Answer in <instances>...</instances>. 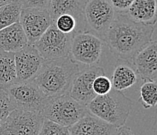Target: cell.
<instances>
[{
  "label": "cell",
  "instance_id": "6da1fadb",
  "mask_svg": "<svg viewBox=\"0 0 157 135\" xmlns=\"http://www.w3.org/2000/svg\"><path fill=\"white\" fill-rule=\"evenodd\" d=\"M155 25L135 22L125 13H116L102 40L116 57L132 63L135 55L152 41Z\"/></svg>",
  "mask_w": 157,
  "mask_h": 135
},
{
  "label": "cell",
  "instance_id": "7a4b0ae2",
  "mask_svg": "<svg viewBox=\"0 0 157 135\" xmlns=\"http://www.w3.org/2000/svg\"><path fill=\"white\" fill-rule=\"evenodd\" d=\"M80 72L78 62L70 56L44 59L33 81L47 98L68 95L74 78Z\"/></svg>",
  "mask_w": 157,
  "mask_h": 135
},
{
  "label": "cell",
  "instance_id": "3957f363",
  "mask_svg": "<svg viewBox=\"0 0 157 135\" xmlns=\"http://www.w3.org/2000/svg\"><path fill=\"white\" fill-rule=\"evenodd\" d=\"M132 101L122 92L112 88L104 95H96L86 106L90 113L105 123L120 127L126 123Z\"/></svg>",
  "mask_w": 157,
  "mask_h": 135
},
{
  "label": "cell",
  "instance_id": "277c9868",
  "mask_svg": "<svg viewBox=\"0 0 157 135\" xmlns=\"http://www.w3.org/2000/svg\"><path fill=\"white\" fill-rule=\"evenodd\" d=\"M88 112L86 106L74 100L69 95H65L48 98L40 113L45 119L70 127Z\"/></svg>",
  "mask_w": 157,
  "mask_h": 135
},
{
  "label": "cell",
  "instance_id": "5b68a950",
  "mask_svg": "<svg viewBox=\"0 0 157 135\" xmlns=\"http://www.w3.org/2000/svg\"><path fill=\"white\" fill-rule=\"evenodd\" d=\"M103 44L99 37L90 31L74 32L69 56L74 62L95 66L100 61Z\"/></svg>",
  "mask_w": 157,
  "mask_h": 135
},
{
  "label": "cell",
  "instance_id": "8992f818",
  "mask_svg": "<svg viewBox=\"0 0 157 135\" xmlns=\"http://www.w3.org/2000/svg\"><path fill=\"white\" fill-rule=\"evenodd\" d=\"M6 92L13 109L41 113L48 99L33 81L15 84Z\"/></svg>",
  "mask_w": 157,
  "mask_h": 135
},
{
  "label": "cell",
  "instance_id": "52a82bcc",
  "mask_svg": "<svg viewBox=\"0 0 157 135\" xmlns=\"http://www.w3.org/2000/svg\"><path fill=\"white\" fill-rule=\"evenodd\" d=\"M116 13L107 0H88L84 9L85 31L102 39L113 22Z\"/></svg>",
  "mask_w": 157,
  "mask_h": 135
},
{
  "label": "cell",
  "instance_id": "ba28073f",
  "mask_svg": "<svg viewBox=\"0 0 157 135\" xmlns=\"http://www.w3.org/2000/svg\"><path fill=\"white\" fill-rule=\"evenodd\" d=\"M74 34L63 33L52 23L34 45L44 59L67 57L71 52Z\"/></svg>",
  "mask_w": 157,
  "mask_h": 135
},
{
  "label": "cell",
  "instance_id": "9c48e42d",
  "mask_svg": "<svg viewBox=\"0 0 157 135\" xmlns=\"http://www.w3.org/2000/svg\"><path fill=\"white\" fill-rule=\"evenodd\" d=\"M43 120L40 113L13 109L0 125V135H38Z\"/></svg>",
  "mask_w": 157,
  "mask_h": 135
},
{
  "label": "cell",
  "instance_id": "30bf717a",
  "mask_svg": "<svg viewBox=\"0 0 157 135\" xmlns=\"http://www.w3.org/2000/svg\"><path fill=\"white\" fill-rule=\"evenodd\" d=\"M19 22L30 45H34L52 24L48 9H22Z\"/></svg>",
  "mask_w": 157,
  "mask_h": 135
},
{
  "label": "cell",
  "instance_id": "8fae6325",
  "mask_svg": "<svg viewBox=\"0 0 157 135\" xmlns=\"http://www.w3.org/2000/svg\"><path fill=\"white\" fill-rule=\"evenodd\" d=\"M105 74L102 67L97 66H88L80 71L71 84L68 95L81 105L86 106L96 96L93 91V82L95 77Z\"/></svg>",
  "mask_w": 157,
  "mask_h": 135
},
{
  "label": "cell",
  "instance_id": "7c38bea8",
  "mask_svg": "<svg viewBox=\"0 0 157 135\" xmlns=\"http://www.w3.org/2000/svg\"><path fill=\"white\" fill-rule=\"evenodd\" d=\"M17 83L34 80L44 62L35 45L28 44L14 53Z\"/></svg>",
  "mask_w": 157,
  "mask_h": 135
},
{
  "label": "cell",
  "instance_id": "4fadbf2b",
  "mask_svg": "<svg viewBox=\"0 0 157 135\" xmlns=\"http://www.w3.org/2000/svg\"><path fill=\"white\" fill-rule=\"evenodd\" d=\"M144 81H155L157 78V42L151 41L135 55L132 63Z\"/></svg>",
  "mask_w": 157,
  "mask_h": 135
},
{
  "label": "cell",
  "instance_id": "5bb4252c",
  "mask_svg": "<svg viewBox=\"0 0 157 135\" xmlns=\"http://www.w3.org/2000/svg\"><path fill=\"white\" fill-rule=\"evenodd\" d=\"M117 128L88 112L69 130L71 135H113Z\"/></svg>",
  "mask_w": 157,
  "mask_h": 135
},
{
  "label": "cell",
  "instance_id": "9a60e30c",
  "mask_svg": "<svg viewBox=\"0 0 157 135\" xmlns=\"http://www.w3.org/2000/svg\"><path fill=\"white\" fill-rule=\"evenodd\" d=\"M85 3L82 0H51L48 11L52 22L63 14L73 16L78 21L80 31H85L84 21Z\"/></svg>",
  "mask_w": 157,
  "mask_h": 135
},
{
  "label": "cell",
  "instance_id": "2e32d148",
  "mask_svg": "<svg viewBox=\"0 0 157 135\" xmlns=\"http://www.w3.org/2000/svg\"><path fill=\"white\" fill-rule=\"evenodd\" d=\"M26 35L20 22L0 30V50L8 52H18L28 45Z\"/></svg>",
  "mask_w": 157,
  "mask_h": 135
},
{
  "label": "cell",
  "instance_id": "e0dca14e",
  "mask_svg": "<svg viewBox=\"0 0 157 135\" xmlns=\"http://www.w3.org/2000/svg\"><path fill=\"white\" fill-rule=\"evenodd\" d=\"M125 14L135 22L155 25L156 23V1L134 0Z\"/></svg>",
  "mask_w": 157,
  "mask_h": 135
},
{
  "label": "cell",
  "instance_id": "ac0fdd59",
  "mask_svg": "<svg viewBox=\"0 0 157 135\" xmlns=\"http://www.w3.org/2000/svg\"><path fill=\"white\" fill-rule=\"evenodd\" d=\"M17 83L14 53L0 50V89L6 91Z\"/></svg>",
  "mask_w": 157,
  "mask_h": 135
},
{
  "label": "cell",
  "instance_id": "d6986e66",
  "mask_svg": "<svg viewBox=\"0 0 157 135\" xmlns=\"http://www.w3.org/2000/svg\"><path fill=\"white\" fill-rule=\"evenodd\" d=\"M138 81V73L131 63H121L117 66L112 75L113 88L122 92L133 86Z\"/></svg>",
  "mask_w": 157,
  "mask_h": 135
},
{
  "label": "cell",
  "instance_id": "ffe728a7",
  "mask_svg": "<svg viewBox=\"0 0 157 135\" xmlns=\"http://www.w3.org/2000/svg\"><path fill=\"white\" fill-rule=\"evenodd\" d=\"M21 9L19 0L0 6V30L19 22Z\"/></svg>",
  "mask_w": 157,
  "mask_h": 135
},
{
  "label": "cell",
  "instance_id": "44dd1931",
  "mask_svg": "<svg viewBox=\"0 0 157 135\" xmlns=\"http://www.w3.org/2000/svg\"><path fill=\"white\" fill-rule=\"evenodd\" d=\"M156 82L146 81L140 88V100L145 109L155 107L157 102Z\"/></svg>",
  "mask_w": 157,
  "mask_h": 135
},
{
  "label": "cell",
  "instance_id": "7402d4cb",
  "mask_svg": "<svg viewBox=\"0 0 157 135\" xmlns=\"http://www.w3.org/2000/svg\"><path fill=\"white\" fill-rule=\"evenodd\" d=\"M56 28L65 34L74 33L80 31L79 25L76 18L69 14H63L52 22Z\"/></svg>",
  "mask_w": 157,
  "mask_h": 135
},
{
  "label": "cell",
  "instance_id": "603a6c76",
  "mask_svg": "<svg viewBox=\"0 0 157 135\" xmlns=\"http://www.w3.org/2000/svg\"><path fill=\"white\" fill-rule=\"evenodd\" d=\"M38 135H71L69 127L61 126L44 118Z\"/></svg>",
  "mask_w": 157,
  "mask_h": 135
},
{
  "label": "cell",
  "instance_id": "cb8c5ba5",
  "mask_svg": "<svg viewBox=\"0 0 157 135\" xmlns=\"http://www.w3.org/2000/svg\"><path fill=\"white\" fill-rule=\"evenodd\" d=\"M112 83L109 77L103 75H99L94 80L93 91L96 95H104L112 90Z\"/></svg>",
  "mask_w": 157,
  "mask_h": 135
},
{
  "label": "cell",
  "instance_id": "d4e9b609",
  "mask_svg": "<svg viewBox=\"0 0 157 135\" xmlns=\"http://www.w3.org/2000/svg\"><path fill=\"white\" fill-rule=\"evenodd\" d=\"M13 110L6 91L0 89V125L6 120Z\"/></svg>",
  "mask_w": 157,
  "mask_h": 135
},
{
  "label": "cell",
  "instance_id": "484cf974",
  "mask_svg": "<svg viewBox=\"0 0 157 135\" xmlns=\"http://www.w3.org/2000/svg\"><path fill=\"white\" fill-rule=\"evenodd\" d=\"M51 0H19L22 9H48Z\"/></svg>",
  "mask_w": 157,
  "mask_h": 135
},
{
  "label": "cell",
  "instance_id": "4316f807",
  "mask_svg": "<svg viewBox=\"0 0 157 135\" xmlns=\"http://www.w3.org/2000/svg\"><path fill=\"white\" fill-rule=\"evenodd\" d=\"M117 13H125L134 0H107Z\"/></svg>",
  "mask_w": 157,
  "mask_h": 135
},
{
  "label": "cell",
  "instance_id": "83f0119b",
  "mask_svg": "<svg viewBox=\"0 0 157 135\" xmlns=\"http://www.w3.org/2000/svg\"><path fill=\"white\" fill-rule=\"evenodd\" d=\"M113 135H135L129 126H127L125 125L121 126L120 127H117V130H115L114 133Z\"/></svg>",
  "mask_w": 157,
  "mask_h": 135
},
{
  "label": "cell",
  "instance_id": "f1b7e54d",
  "mask_svg": "<svg viewBox=\"0 0 157 135\" xmlns=\"http://www.w3.org/2000/svg\"><path fill=\"white\" fill-rule=\"evenodd\" d=\"M16 0H0V6H2L4 5H6V4L11 3V2H14Z\"/></svg>",
  "mask_w": 157,
  "mask_h": 135
},
{
  "label": "cell",
  "instance_id": "f546056e",
  "mask_svg": "<svg viewBox=\"0 0 157 135\" xmlns=\"http://www.w3.org/2000/svg\"><path fill=\"white\" fill-rule=\"evenodd\" d=\"M82 1H84V2H87V1H88V0H82Z\"/></svg>",
  "mask_w": 157,
  "mask_h": 135
}]
</instances>
